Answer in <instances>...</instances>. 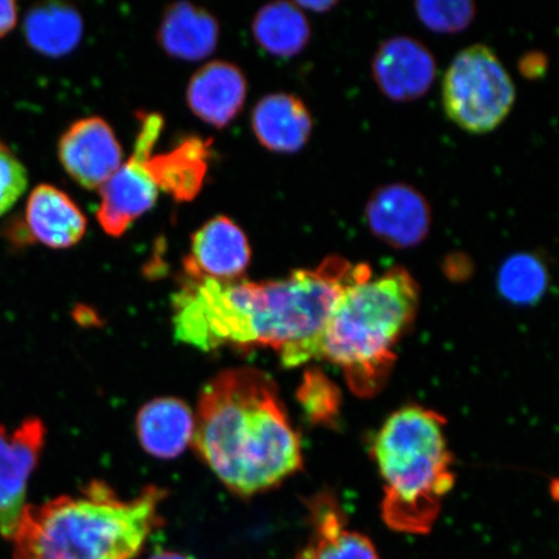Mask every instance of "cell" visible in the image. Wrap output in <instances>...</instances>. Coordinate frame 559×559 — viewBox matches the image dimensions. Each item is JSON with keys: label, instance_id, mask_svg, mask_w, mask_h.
I'll list each match as a JSON object with an SVG mask.
<instances>
[{"label": "cell", "instance_id": "6da1fadb", "mask_svg": "<svg viewBox=\"0 0 559 559\" xmlns=\"http://www.w3.org/2000/svg\"><path fill=\"white\" fill-rule=\"evenodd\" d=\"M368 264L333 255L317 269L270 282H218L183 271L173 298L175 337L204 353L270 348L288 368L319 359L321 334L338 297Z\"/></svg>", "mask_w": 559, "mask_h": 559}, {"label": "cell", "instance_id": "603a6c76", "mask_svg": "<svg viewBox=\"0 0 559 559\" xmlns=\"http://www.w3.org/2000/svg\"><path fill=\"white\" fill-rule=\"evenodd\" d=\"M298 400L313 424L332 425L340 414V391L320 370L305 374Z\"/></svg>", "mask_w": 559, "mask_h": 559}, {"label": "cell", "instance_id": "8fae6325", "mask_svg": "<svg viewBox=\"0 0 559 559\" xmlns=\"http://www.w3.org/2000/svg\"><path fill=\"white\" fill-rule=\"evenodd\" d=\"M373 80L382 94L397 103L414 102L428 93L437 75L429 48L409 37L384 40L372 61Z\"/></svg>", "mask_w": 559, "mask_h": 559}, {"label": "cell", "instance_id": "484cf974", "mask_svg": "<svg viewBox=\"0 0 559 559\" xmlns=\"http://www.w3.org/2000/svg\"><path fill=\"white\" fill-rule=\"evenodd\" d=\"M17 24V5L12 0H0V38Z\"/></svg>", "mask_w": 559, "mask_h": 559}, {"label": "cell", "instance_id": "7402d4cb", "mask_svg": "<svg viewBox=\"0 0 559 559\" xmlns=\"http://www.w3.org/2000/svg\"><path fill=\"white\" fill-rule=\"evenodd\" d=\"M549 285L547 265L533 253H516L501 264L498 275L500 295L516 306L539 302Z\"/></svg>", "mask_w": 559, "mask_h": 559}, {"label": "cell", "instance_id": "4fadbf2b", "mask_svg": "<svg viewBox=\"0 0 559 559\" xmlns=\"http://www.w3.org/2000/svg\"><path fill=\"white\" fill-rule=\"evenodd\" d=\"M311 534L298 559H380L369 537L347 527V516L330 491L307 502Z\"/></svg>", "mask_w": 559, "mask_h": 559}, {"label": "cell", "instance_id": "e0dca14e", "mask_svg": "<svg viewBox=\"0 0 559 559\" xmlns=\"http://www.w3.org/2000/svg\"><path fill=\"white\" fill-rule=\"evenodd\" d=\"M194 416L177 397H158L145 404L136 418V432L146 453L175 459L192 442Z\"/></svg>", "mask_w": 559, "mask_h": 559}, {"label": "cell", "instance_id": "52a82bcc", "mask_svg": "<svg viewBox=\"0 0 559 559\" xmlns=\"http://www.w3.org/2000/svg\"><path fill=\"white\" fill-rule=\"evenodd\" d=\"M158 114L140 116L134 151L100 188V205L96 218L105 234L120 237L140 216L155 206L159 188L150 170L148 160L164 129Z\"/></svg>", "mask_w": 559, "mask_h": 559}, {"label": "cell", "instance_id": "7c38bea8", "mask_svg": "<svg viewBox=\"0 0 559 559\" xmlns=\"http://www.w3.org/2000/svg\"><path fill=\"white\" fill-rule=\"evenodd\" d=\"M250 260L247 235L233 219L221 215L193 234L185 272L218 282H234L242 277Z\"/></svg>", "mask_w": 559, "mask_h": 559}, {"label": "cell", "instance_id": "ba28073f", "mask_svg": "<svg viewBox=\"0 0 559 559\" xmlns=\"http://www.w3.org/2000/svg\"><path fill=\"white\" fill-rule=\"evenodd\" d=\"M46 439L41 419H25L10 432L0 426V535L12 539L25 509L27 484Z\"/></svg>", "mask_w": 559, "mask_h": 559}, {"label": "cell", "instance_id": "9a60e30c", "mask_svg": "<svg viewBox=\"0 0 559 559\" xmlns=\"http://www.w3.org/2000/svg\"><path fill=\"white\" fill-rule=\"evenodd\" d=\"M26 233L51 249H68L86 234L87 219L66 192L48 185L34 188L25 210Z\"/></svg>", "mask_w": 559, "mask_h": 559}, {"label": "cell", "instance_id": "d4e9b609", "mask_svg": "<svg viewBox=\"0 0 559 559\" xmlns=\"http://www.w3.org/2000/svg\"><path fill=\"white\" fill-rule=\"evenodd\" d=\"M27 187V174L20 159L0 140V215L16 204Z\"/></svg>", "mask_w": 559, "mask_h": 559}, {"label": "cell", "instance_id": "ac0fdd59", "mask_svg": "<svg viewBox=\"0 0 559 559\" xmlns=\"http://www.w3.org/2000/svg\"><path fill=\"white\" fill-rule=\"evenodd\" d=\"M157 38L173 58L199 61L212 55L218 45L219 25L212 13L179 2L166 10Z\"/></svg>", "mask_w": 559, "mask_h": 559}, {"label": "cell", "instance_id": "2e32d148", "mask_svg": "<svg viewBox=\"0 0 559 559\" xmlns=\"http://www.w3.org/2000/svg\"><path fill=\"white\" fill-rule=\"evenodd\" d=\"M251 128L264 148L275 153H296L309 143L312 117L296 95L271 94L258 102Z\"/></svg>", "mask_w": 559, "mask_h": 559}, {"label": "cell", "instance_id": "8992f818", "mask_svg": "<svg viewBox=\"0 0 559 559\" xmlns=\"http://www.w3.org/2000/svg\"><path fill=\"white\" fill-rule=\"evenodd\" d=\"M445 115L472 134H486L506 120L515 102L512 76L491 48L473 45L453 59L444 75Z\"/></svg>", "mask_w": 559, "mask_h": 559}, {"label": "cell", "instance_id": "83f0119b", "mask_svg": "<svg viewBox=\"0 0 559 559\" xmlns=\"http://www.w3.org/2000/svg\"><path fill=\"white\" fill-rule=\"evenodd\" d=\"M299 9L310 10L313 12H326L333 9V7L337 3L335 2H298L296 3Z\"/></svg>", "mask_w": 559, "mask_h": 559}, {"label": "cell", "instance_id": "9c48e42d", "mask_svg": "<svg viewBox=\"0 0 559 559\" xmlns=\"http://www.w3.org/2000/svg\"><path fill=\"white\" fill-rule=\"evenodd\" d=\"M62 167L86 190H100L122 165L120 142L107 121L88 117L74 122L61 136Z\"/></svg>", "mask_w": 559, "mask_h": 559}, {"label": "cell", "instance_id": "3957f363", "mask_svg": "<svg viewBox=\"0 0 559 559\" xmlns=\"http://www.w3.org/2000/svg\"><path fill=\"white\" fill-rule=\"evenodd\" d=\"M166 491L146 487L123 500L103 481L75 496L25 507L13 534V559H132L163 524Z\"/></svg>", "mask_w": 559, "mask_h": 559}, {"label": "cell", "instance_id": "7a4b0ae2", "mask_svg": "<svg viewBox=\"0 0 559 559\" xmlns=\"http://www.w3.org/2000/svg\"><path fill=\"white\" fill-rule=\"evenodd\" d=\"M192 444L241 498L269 491L302 466V445L276 384L254 368L226 370L206 384Z\"/></svg>", "mask_w": 559, "mask_h": 559}, {"label": "cell", "instance_id": "44dd1931", "mask_svg": "<svg viewBox=\"0 0 559 559\" xmlns=\"http://www.w3.org/2000/svg\"><path fill=\"white\" fill-rule=\"evenodd\" d=\"M253 34L264 51L277 58H293L309 45L311 27L296 3L276 2L258 11Z\"/></svg>", "mask_w": 559, "mask_h": 559}, {"label": "cell", "instance_id": "f1b7e54d", "mask_svg": "<svg viewBox=\"0 0 559 559\" xmlns=\"http://www.w3.org/2000/svg\"><path fill=\"white\" fill-rule=\"evenodd\" d=\"M150 559H192L190 557L175 554V551H158L155 556H152Z\"/></svg>", "mask_w": 559, "mask_h": 559}, {"label": "cell", "instance_id": "277c9868", "mask_svg": "<svg viewBox=\"0 0 559 559\" xmlns=\"http://www.w3.org/2000/svg\"><path fill=\"white\" fill-rule=\"evenodd\" d=\"M419 288L403 267L356 280L342 292L321 334L319 359L344 370L349 389L372 396L386 383L395 346L416 318Z\"/></svg>", "mask_w": 559, "mask_h": 559}, {"label": "cell", "instance_id": "30bf717a", "mask_svg": "<svg viewBox=\"0 0 559 559\" xmlns=\"http://www.w3.org/2000/svg\"><path fill=\"white\" fill-rule=\"evenodd\" d=\"M369 229L395 249L415 248L429 235L431 209L416 188L395 183L370 195L366 206Z\"/></svg>", "mask_w": 559, "mask_h": 559}, {"label": "cell", "instance_id": "5b68a950", "mask_svg": "<svg viewBox=\"0 0 559 559\" xmlns=\"http://www.w3.org/2000/svg\"><path fill=\"white\" fill-rule=\"evenodd\" d=\"M437 412L408 405L391 415L373 443L383 479L382 519L397 533L429 534L454 485L452 453Z\"/></svg>", "mask_w": 559, "mask_h": 559}, {"label": "cell", "instance_id": "5bb4252c", "mask_svg": "<svg viewBox=\"0 0 559 559\" xmlns=\"http://www.w3.org/2000/svg\"><path fill=\"white\" fill-rule=\"evenodd\" d=\"M247 91L248 82L240 68L226 61H212L192 76L187 103L195 117L222 129L240 114Z\"/></svg>", "mask_w": 559, "mask_h": 559}, {"label": "cell", "instance_id": "4316f807", "mask_svg": "<svg viewBox=\"0 0 559 559\" xmlns=\"http://www.w3.org/2000/svg\"><path fill=\"white\" fill-rule=\"evenodd\" d=\"M521 72L527 79H537L547 69V59L542 53H530L521 60Z\"/></svg>", "mask_w": 559, "mask_h": 559}, {"label": "cell", "instance_id": "ffe728a7", "mask_svg": "<svg viewBox=\"0 0 559 559\" xmlns=\"http://www.w3.org/2000/svg\"><path fill=\"white\" fill-rule=\"evenodd\" d=\"M24 33L34 51L61 58L80 45L83 20L80 12L67 3L38 4L26 13Z\"/></svg>", "mask_w": 559, "mask_h": 559}, {"label": "cell", "instance_id": "d6986e66", "mask_svg": "<svg viewBox=\"0 0 559 559\" xmlns=\"http://www.w3.org/2000/svg\"><path fill=\"white\" fill-rule=\"evenodd\" d=\"M209 145L188 138L169 153L151 157L150 170L159 190L175 200L190 201L198 195L207 173Z\"/></svg>", "mask_w": 559, "mask_h": 559}, {"label": "cell", "instance_id": "cb8c5ba5", "mask_svg": "<svg viewBox=\"0 0 559 559\" xmlns=\"http://www.w3.org/2000/svg\"><path fill=\"white\" fill-rule=\"evenodd\" d=\"M416 12L426 27L436 33H460L473 23L475 4L465 0L418 2Z\"/></svg>", "mask_w": 559, "mask_h": 559}]
</instances>
